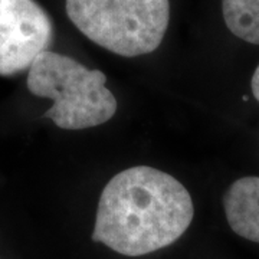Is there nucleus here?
Instances as JSON below:
<instances>
[{
	"label": "nucleus",
	"mask_w": 259,
	"mask_h": 259,
	"mask_svg": "<svg viewBox=\"0 0 259 259\" xmlns=\"http://www.w3.org/2000/svg\"><path fill=\"white\" fill-rule=\"evenodd\" d=\"M65 6L81 33L125 58L154 52L170 22V0H66Z\"/></svg>",
	"instance_id": "7ed1b4c3"
},
{
	"label": "nucleus",
	"mask_w": 259,
	"mask_h": 259,
	"mask_svg": "<svg viewBox=\"0 0 259 259\" xmlns=\"http://www.w3.org/2000/svg\"><path fill=\"white\" fill-rule=\"evenodd\" d=\"M250 88H252V94L255 97V100L259 102V65L256 66L255 72L252 75V81H250Z\"/></svg>",
	"instance_id": "0eeeda50"
},
{
	"label": "nucleus",
	"mask_w": 259,
	"mask_h": 259,
	"mask_svg": "<svg viewBox=\"0 0 259 259\" xmlns=\"http://www.w3.org/2000/svg\"><path fill=\"white\" fill-rule=\"evenodd\" d=\"M223 207L232 231L259 243V177H242L233 182L223 196Z\"/></svg>",
	"instance_id": "39448f33"
},
{
	"label": "nucleus",
	"mask_w": 259,
	"mask_h": 259,
	"mask_svg": "<svg viewBox=\"0 0 259 259\" xmlns=\"http://www.w3.org/2000/svg\"><path fill=\"white\" fill-rule=\"evenodd\" d=\"M54 23L35 0H0V76H12L30 68L49 51Z\"/></svg>",
	"instance_id": "20e7f679"
},
{
	"label": "nucleus",
	"mask_w": 259,
	"mask_h": 259,
	"mask_svg": "<svg viewBox=\"0 0 259 259\" xmlns=\"http://www.w3.org/2000/svg\"><path fill=\"white\" fill-rule=\"evenodd\" d=\"M100 69H88L71 56L47 51L30 65L28 90L54 104L45 117L62 130H85L110 121L117 100Z\"/></svg>",
	"instance_id": "f03ea898"
},
{
	"label": "nucleus",
	"mask_w": 259,
	"mask_h": 259,
	"mask_svg": "<svg viewBox=\"0 0 259 259\" xmlns=\"http://www.w3.org/2000/svg\"><path fill=\"white\" fill-rule=\"evenodd\" d=\"M222 12L231 33L259 45V0H222Z\"/></svg>",
	"instance_id": "423d86ee"
},
{
	"label": "nucleus",
	"mask_w": 259,
	"mask_h": 259,
	"mask_svg": "<svg viewBox=\"0 0 259 259\" xmlns=\"http://www.w3.org/2000/svg\"><path fill=\"white\" fill-rule=\"evenodd\" d=\"M185 186L148 166L122 170L102 190L93 241L125 256H143L170 246L193 221Z\"/></svg>",
	"instance_id": "f257e3e1"
}]
</instances>
